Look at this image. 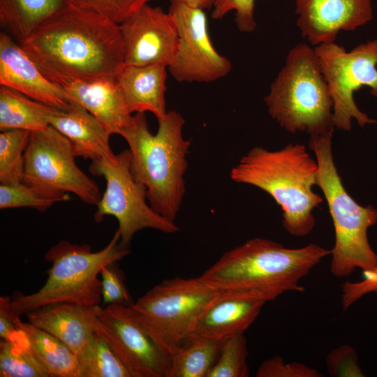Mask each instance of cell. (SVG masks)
<instances>
[{"label": "cell", "instance_id": "obj_27", "mask_svg": "<svg viewBox=\"0 0 377 377\" xmlns=\"http://www.w3.org/2000/svg\"><path fill=\"white\" fill-rule=\"evenodd\" d=\"M77 358L79 377H132L108 343L96 333Z\"/></svg>", "mask_w": 377, "mask_h": 377}, {"label": "cell", "instance_id": "obj_4", "mask_svg": "<svg viewBox=\"0 0 377 377\" xmlns=\"http://www.w3.org/2000/svg\"><path fill=\"white\" fill-rule=\"evenodd\" d=\"M319 167L304 145L288 144L271 151L256 146L232 167L230 179L257 187L269 195L282 209V225L291 235L304 237L315 226L313 209L323 198L313 190L317 186Z\"/></svg>", "mask_w": 377, "mask_h": 377}, {"label": "cell", "instance_id": "obj_26", "mask_svg": "<svg viewBox=\"0 0 377 377\" xmlns=\"http://www.w3.org/2000/svg\"><path fill=\"white\" fill-rule=\"evenodd\" d=\"M17 328L10 340L0 341V376L51 377L31 351L24 333Z\"/></svg>", "mask_w": 377, "mask_h": 377}, {"label": "cell", "instance_id": "obj_30", "mask_svg": "<svg viewBox=\"0 0 377 377\" xmlns=\"http://www.w3.org/2000/svg\"><path fill=\"white\" fill-rule=\"evenodd\" d=\"M55 200L40 195L23 182L1 184L0 209L31 207L44 212Z\"/></svg>", "mask_w": 377, "mask_h": 377}, {"label": "cell", "instance_id": "obj_25", "mask_svg": "<svg viewBox=\"0 0 377 377\" xmlns=\"http://www.w3.org/2000/svg\"><path fill=\"white\" fill-rule=\"evenodd\" d=\"M222 341L191 334L171 355L165 377H208Z\"/></svg>", "mask_w": 377, "mask_h": 377}, {"label": "cell", "instance_id": "obj_17", "mask_svg": "<svg viewBox=\"0 0 377 377\" xmlns=\"http://www.w3.org/2000/svg\"><path fill=\"white\" fill-rule=\"evenodd\" d=\"M265 303L264 300L249 293L219 290L196 318L191 334L223 341L244 334Z\"/></svg>", "mask_w": 377, "mask_h": 377}, {"label": "cell", "instance_id": "obj_36", "mask_svg": "<svg viewBox=\"0 0 377 377\" xmlns=\"http://www.w3.org/2000/svg\"><path fill=\"white\" fill-rule=\"evenodd\" d=\"M363 274L362 280L357 282L346 281L343 284L341 303L344 310L365 295L377 292V265L372 269L363 271Z\"/></svg>", "mask_w": 377, "mask_h": 377}, {"label": "cell", "instance_id": "obj_31", "mask_svg": "<svg viewBox=\"0 0 377 377\" xmlns=\"http://www.w3.org/2000/svg\"><path fill=\"white\" fill-rule=\"evenodd\" d=\"M121 24L139 12L151 0H69Z\"/></svg>", "mask_w": 377, "mask_h": 377}, {"label": "cell", "instance_id": "obj_1", "mask_svg": "<svg viewBox=\"0 0 377 377\" xmlns=\"http://www.w3.org/2000/svg\"><path fill=\"white\" fill-rule=\"evenodd\" d=\"M51 81L115 79L124 65L120 26L68 1L18 42Z\"/></svg>", "mask_w": 377, "mask_h": 377}, {"label": "cell", "instance_id": "obj_15", "mask_svg": "<svg viewBox=\"0 0 377 377\" xmlns=\"http://www.w3.org/2000/svg\"><path fill=\"white\" fill-rule=\"evenodd\" d=\"M297 26L313 45L335 42L373 19L371 0H295Z\"/></svg>", "mask_w": 377, "mask_h": 377}, {"label": "cell", "instance_id": "obj_24", "mask_svg": "<svg viewBox=\"0 0 377 377\" xmlns=\"http://www.w3.org/2000/svg\"><path fill=\"white\" fill-rule=\"evenodd\" d=\"M69 0H0V22L20 42Z\"/></svg>", "mask_w": 377, "mask_h": 377}, {"label": "cell", "instance_id": "obj_10", "mask_svg": "<svg viewBox=\"0 0 377 377\" xmlns=\"http://www.w3.org/2000/svg\"><path fill=\"white\" fill-rule=\"evenodd\" d=\"M89 172L103 177L106 182L105 191L96 205L94 220L100 223L105 216L115 217L122 247L128 248L134 235L142 229L151 228L167 234L179 230L174 221L156 212L147 202L146 188L135 179L131 170L129 149L93 160Z\"/></svg>", "mask_w": 377, "mask_h": 377}, {"label": "cell", "instance_id": "obj_2", "mask_svg": "<svg viewBox=\"0 0 377 377\" xmlns=\"http://www.w3.org/2000/svg\"><path fill=\"white\" fill-rule=\"evenodd\" d=\"M331 254L316 244L290 249L253 238L225 252L199 277L219 290L249 293L272 302L286 292H302L300 280Z\"/></svg>", "mask_w": 377, "mask_h": 377}, {"label": "cell", "instance_id": "obj_22", "mask_svg": "<svg viewBox=\"0 0 377 377\" xmlns=\"http://www.w3.org/2000/svg\"><path fill=\"white\" fill-rule=\"evenodd\" d=\"M61 110L0 85V130H43Z\"/></svg>", "mask_w": 377, "mask_h": 377}, {"label": "cell", "instance_id": "obj_11", "mask_svg": "<svg viewBox=\"0 0 377 377\" xmlns=\"http://www.w3.org/2000/svg\"><path fill=\"white\" fill-rule=\"evenodd\" d=\"M314 50L333 101L334 127L350 131L353 119L361 127L377 123L357 108L353 98L354 92L363 87H369L377 98V39L350 51L335 42L320 44Z\"/></svg>", "mask_w": 377, "mask_h": 377}, {"label": "cell", "instance_id": "obj_14", "mask_svg": "<svg viewBox=\"0 0 377 377\" xmlns=\"http://www.w3.org/2000/svg\"><path fill=\"white\" fill-rule=\"evenodd\" d=\"M119 26L124 64L169 66L179 38L175 22L169 12L147 4Z\"/></svg>", "mask_w": 377, "mask_h": 377}, {"label": "cell", "instance_id": "obj_7", "mask_svg": "<svg viewBox=\"0 0 377 377\" xmlns=\"http://www.w3.org/2000/svg\"><path fill=\"white\" fill-rule=\"evenodd\" d=\"M333 132L311 135L309 147L318 164L317 186L323 193L334 225L330 272L335 276L343 277L356 268L367 271L377 265V254L367 236L368 229L377 223V209L371 205H359L343 186L332 151Z\"/></svg>", "mask_w": 377, "mask_h": 377}, {"label": "cell", "instance_id": "obj_8", "mask_svg": "<svg viewBox=\"0 0 377 377\" xmlns=\"http://www.w3.org/2000/svg\"><path fill=\"white\" fill-rule=\"evenodd\" d=\"M219 290L199 276L165 279L129 305L134 320L168 354L190 336L196 318Z\"/></svg>", "mask_w": 377, "mask_h": 377}, {"label": "cell", "instance_id": "obj_9", "mask_svg": "<svg viewBox=\"0 0 377 377\" xmlns=\"http://www.w3.org/2000/svg\"><path fill=\"white\" fill-rule=\"evenodd\" d=\"M71 142L51 126L31 131L24 151L22 182L40 195L56 202L68 193L96 205L101 198L97 184L75 163Z\"/></svg>", "mask_w": 377, "mask_h": 377}, {"label": "cell", "instance_id": "obj_18", "mask_svg": "<svg viewBox=\"0 0 377 377\" xmlns=\"http://www.w3.org/2000/svg\"><path fill=\"white\" fill-rule=\"evenodd\" d=\"M101 309L99 305L59 302L34 309L26 315L30 323L59 339L78 356L95 334L93 322Z\"/></svg>", "mask_w": 377, "mask_h": 377}, {"label": "cell", "instance_id": "obj_19", "mask_svg": "<svg viewBox=\"0 0 377 377\" xmlns=\"http://www.w3.org/2000/svg\"><path fill=\"white\" fill-rule=\"evenodd\" d=\"M63 87L70 100L83 106L111 135H120L133 122L115 79L76 81Z\"/></svg>", "mask_w": 377, "mask_h": 377}, {"label": "cell", "instance_id": "obj_29", "mask_svg": "<svg viewBox=\"0 0 377 377\" xmlns=\"http://www.w3.org/2000/svg\"><path fill=\"white\" fill-rule=\"evenodd\" d=\"M247 357L246 339L244 334L225 339L208 377L249 376Z\"/></svg>", "mask_w": 377, "mask_h": 377}, {"label": "cell", "instance_id": "obj_16", "mask_svg": "<svg viewBox=\"0 0 377 377\" xmlns=\"http://www.w3.org/2000/svg\"><path fill=\"white\" fill-rule=\"evenodd\" d=\"M0 85L59 110H65L70 104L64 87L48 79L20 43L3 32L0 34Z\"/></svg>", "mask_w": 377, "mask_h": 377}, {"label": "cell", "instance_id": "obj_13", "mask_svg": "<svg viewBox=\"0 0 377 377\" xmlns=\"http://www.w3.org/2000/svg\"><path fill=\"white\" fill-rule=\"evenodd\" d=\"M93 329L108 343L132 377H165L170 355L134 320L128 305L101 307Z\"/></svg>", "mask_w": 377, "mask_h": 377}, {"label": "cell", "instance_id": "obj_33", "mask_svg": "<svg viewBox=\"0 0 377 377\" xmlns=\"http://www.w3.org/2000/svg\"><path fill=\"white\" fill-rule=\"evenodd\" d=\"M114 263L104 266L100 272L102 301L107 305L120 304L129 306L133 302L122 274Z\"/></svg>", "mask_w": 377, "mask_h": 377}, {"label": "cell", "instance_id": "obj_3", "mask_svg": "<svg viewBox=\"0 0 377 377\" xmlns=\"http://www.w3.org/2000/svg\"><path fill=\"white\" fill-rule=\"evenodd\" d=\"M150 131L145 112L133 114L131 124L121 131L131 153V170L145 186L151 207L164 218L175 221L186 192L184 175L191 140L183 136L185 119L172 110Z\"/></svg>", "mask_w": 377, "mask_h": 377}, {"label": "cell", "instance_id": "obj_21", "mask_svg": "<svg viewBox=\"0 0 377 377\" xmlns=\"http://www.w3.org/2000/svg\"><path fill=\"white\" fill-rule=\"evenodd\" d=\"M50 126L71 142L75 156L93 161L114 154L110 145V133L75 101L70 100L68 107L52 118Z\"/></svg>", "mask_w": 377, "mask_h": 377}, {"label": "cell", "instance_id": "obj_23", "mask_svg": "<svg viewBox=\"0 0 377 377\" xmlns=\"http://www.w3.org/2000/svg\"><path fill=\"white\" fill-rule=\"evenodd\" d=\"M25 334L30 348L51 377H79L77 356L61 341L31 323L13 319Z\"/></svg>", "mask_w": 377, "mask_h": 377}, {"label": "cell", "instance_id": "obj_38", "mask_svg": "<svg viewBox=\"0 0 377 377\" xmlns=\"http://www.w3.org/2000/svg\"><path fill=\"white\" fill-rule=\"evenodd\" d=\"M214 1L215 0H170V3H184L202 10L212 8Z\"/></svg>", "mask_w": 377, "mask_h": 377}, {"label": "cell", "instance_id": "obj_6", "mask_svg": "<svg viewBox=\"0 0 377 377\" xmlns=\"http://www.w3.org/2000/svg\"><path fill=\"white\" fill-rule=\"evenodd\" d=\"M264 101L271 117L291 133L323 134L334 129L333 101L314 48L290 49Z\"/></svg>", "mask_w": 377, "mask_h": 377}, {"label": "cell", "instance_id": "obj_12", "mask_svg": "<svg viewBox=\"0 0 377 377\" xmlns=\"http://www.w3.org/2000/svg\"><path fill=\"white\" fill-rule=\"evenodd\" d=\"M168 12L179 36L175 57L168 67L173 78L180 82H211L226 76L232 64L214 47L205 10L170 3Z\"/></svg>", "mask_w": 377, "mask_h": 377}, {"label": "cell", "instance_id": "obj_34", "mask_svg": "<svg viewBox=\"0 0 377 377\" xmlns=\"http://www.w3.org/2000/svg\"><path fill=\"white\" fill-rule=\"evenodd\" d=\"M328 374L335 377L364 376L358 363L355 349L348 345L334 348L327 357Z\"/></svg>", "mask_w": 377, "mask_h": 377}, {"label": "cell", "instance_id": "obj_32", "mask_svg": "<svg viewBox=\"0 0 377 377\" xmlns=\"http://www.w3.org/2000/svg\"><path fill=\"white\" fill-rule=\"evenodd\" d=\"M256 0H215L212 11L214 20L223 18L231 11L235 12V22L238 30L250 33L256 28L255 20Z\"/></svg>", "mask_w": 377, "mask_h": 377}, {"label": "cell", "instance_id": "obj_37", "mask_svg": "<svg viewBox=\"0 0 377 377\" xmlns=\"http://www.w3.org/2000/svg\"><path fill=\"white\" fill-rule=\"evenodd\" d=\"M13 319L0 312V337L2 340L8 341L17 331Z\"/></svg>", "mask_w": 377, "mask_h": 377}, {"label": "cell", "instance_id": "obj_35", "mask_svg": "<svg viewBox=\"0 0 377 377\" xmlns=\"http://www.w3.org/2000/svg\"><path fill=\"white\" fill-rule=\"evenodd\" d=\"M257 377H321L313 368L300 362L286 363L280 356L264 361L258 367Z\"/></svg>", "mask_w": 377, "mask_h": 377}, {"label": "cell", "instance_id": "obj_5", "mask_svg": "<svg viewBox=\"0 0 377 377\" xmlns=\"http://www.w3.org/2000/svg\"><path fill=\"white\" fill-rule=\"evenodd\" d=\"M117 230L110 242L101 250L93 252L88 244L62 240L45 254L52 265L47 278L38 291L30 295L18 294L13 299L0 297V312L12 319L54 303L68 302L85 306L98 305L102 301L101 269L130 253L128 248L119 244Z\"/></svg>", "mask_w": 377, "mask_h": 377}, {"label": "cell", "instance_id": "obj_28", "mask_svg": "<svg viewBox=\"0 0 377 377\" xmlns=\"http://www.w3.org/2000/svg\"><path fill=\"white\" fill-rule=\"evenodd\" d=\"M31 131L10 129L0 133V183L22 182L24 151Z\"/></svg>", "mask_w": 377, "mask_h": 377}, {"label": "cell", "instance_id": "obj_20", "mask_svg": "<svg viewBox=\"0 0 377 377\" xmlns=\"http://www.w3.org/2000/svg\"><path fill=\"white\" fill-rule=\"evenodd\" d=\"M167 68L161 64H124L120 68L115 80L130 113L150 112L157 120L165 115Z\"/></svg>", "mask_w": 377, "mask_h": 377}]
</instances>
